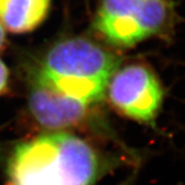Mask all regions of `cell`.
<instances>
[{
  "instance_id": "obj_5",
  "label": "cell",
  "mask_w": 185,
  "mask_h": 185,
  "mask_svg": "<svg viewBox=\"0 0 185 185\" xmlns=\"http://www.w3.org/2000/svg\"><path fill=\"white\" fill-rule=\"evenodd\" d=\"M89 105L37 80L29 96L33 118L39 125L49 129L75 126L86 118Z\"/></svg>"
},
{
  "instance_id": "obj_4",
  "label": "cell",
  "mask_w": 185,
  "mask_h": 185,
  "mask_svg": "<svg viewBox=\"0 0 185 185\" xmlns=\"http://www.w3.org/2000/svg\"><path fill=\"white\" fill-rule=\"evenodd\" d=\"M107 92L112 105L118 112L140 122L154 120L163 99L156 74L140 64L118 69L108 84Z\"/></svg>"
},
{
  "instance_id": "obj_2",
  "label": "cell",
  "mask_w": 185,
  "mask_h": 185,
  "mask_svg": "<svg viewBox=\"0 0 185 185\" xmlns=\"http://www.w3.org/2000/svg\"><path fill=\"white\" fill-rule=\"evenodd\" d=\"M119 59L87 39L72 38L54 45L36 80L87 104L103 99Z\"/></svg>"
},
{
  "instance_id": "obj_8",
  "label": "cell",
  "mask_w": 185,
  "mask_h": 185,
  "mask_svg": "<svg viewBox=\"0 0 185 185\" xmlns=\"http://www.w3.org/2000/svg\"><path fill=\"white\" fill-rule=\"evenodd\" d=\"M5 43V30L4 27L2 26L1 22H0V49H1Z\"/></svg>"
},
{
  "instance_id": "obj_3",
  "label": "cell",
  "mask_w": 185,
  "mask_h": 185,
  "mask_svg": "<svg viewBox=\"0 0 185 185\" xmlns=\"http://www.w3.org/2000/svg\"><path fill=\"white\" fill-rule=\"evenodd\" d=\"M171 15L166 0H102L94 27L112 45L131 47L166 29Z\"/></svg>"
},
{
  "instance_id": "obj_1",
  "label": "cell",
  "mask_w": 185,
  "mask_h": 185,
  "mask_svg": "<svg viewBox=\"0 0 185 185\" xmlns=\"http://www.w3.org/2000/svg\"><path fill=\"white\" fill-rule=\"evenodd\" d=\"M96 152L67 133L41 136L16 147L8 166V185H94Z\"/></svg>"
},
{
  "instance_id": "obj_6",
  "label": "cell",
  "mask_w": 185,
  "mask_h": 185,
  "mask_svg": "<svg viewBox=\"0 0 185 185\" xmlns=\"http://www.w3.org/2000/svg\"><path fill=\"white\" fill-rule=\"evenodd\" d=\"M50 0H0V22L13 33L33 30L45 19Z\"/></svg>"
},
{
  "instance_id": "obj_7",
  "label": "cell",
  "mask_w": 185,
  "mask_h": 185,
  "mask_svg": "<svg viewBox=\"0 0 185 185\" xmlns=\"http://www.w3.org/2000/svg\"><path fill=\"white\" fill-rule=\"evenodd\" d=\"M9 81V71L6 67V65L3 63L2 60H0V94H2L3 91L6 89Z\"/></svg>"
}]
</instances>
